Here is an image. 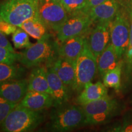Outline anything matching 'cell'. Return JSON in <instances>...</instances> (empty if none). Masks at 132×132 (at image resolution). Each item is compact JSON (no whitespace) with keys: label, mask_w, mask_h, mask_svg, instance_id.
<instances>
[{"label":"cell","mask_w":132,"mask_h":132,"mask_svg":"<svg viewBox=\"0 0 132 132\" xmlns=\"http://www.w3.org/2000/svg\"><path fill=\"white\" fill-rule=\"evenodd\" d=\"M16 29L15 26L6 22L4 19L0 16V31L4 33L6 35H10L13 34Z\"/></svg>","instance_id":"28"},{"label":"cell","mask_w":132,"mask_h":132,"mask_svg":"<svg viewBox=\"0 0 132 132\" xmlns=\"http://www.w3.org/2000/svg\"><path fill=\"white\" fill-rule=\"evenodd\" d=\"M52 65L66 86L73 89L75 80V60L59 57Z\"/></svg>","instance_id":"15"},{"label":"cell","mask_w":132,"mask_h":132,"mask_svg":"<svg viewBox=\"0 0 132 132\" xmlns=\"http://www.w3.org/2000/svg\"><path fill=\"white\" fill-rule=\"evenodd\" d=\"M47 78L50 94L54 100V106L67 103L69 99V88L54 71L53 65L47 66Z\"/></svg>","instance_id":"13"},{"label":"cell","mask_w":132,"mask_h":132,"mask_svg":"<svg viewBox=\"0 0 132 132\" xmlns=\"http://www.w3.org/2000/svg\"><path fill=\"white\" fill-rule=\"evenodd\" d=\"M126 7L129 13L130 16H132V0H128Z\"/></svg>","instance_id":"32"},{"label":"cell","mask_w":132,"mask_h":132,"mask_svg":"<svg viewBox=\"0 0 132 132\" xmlns=\"http://www.w3.org/2000/svg\"><path fill=\"white\" fill-rule=\"evenodd\" d=\"M19 28L26 31L29 36L37 40H39L48 34L47 27L42 22L39 16L27 20L23 23Z\"/></svg>","instance_id":"20"},{"label":"cell","mask_w":132,"mask_h":132,"mask_svg":"<svg viewBox=\"0 0 132 132\" xmlns=\"http://www.w3.org/2000/svg\"><path fill=\"white\" fill-rule=\"evenodd\" d=\"M130 15L127 7L122 6L118 14L111 23L110 37L111 44L113 46L117 55L122 60L130 39Z\"/></svg>","instance_id":"6"},{"label":"cell","mask_w":132,"mask_h":132,"mask_svg":"<svg viewBox=\"0 0 132 132\" xmlns=\"http://www.w3.org/2000/svg\"><path fill=\"white\" fill-rule=\"evenodd\" d=\"M105 1H106V0H87L86 4L85 9L82 10V11L86 12V11H88L89 9L102 4Z\"/></svg>","instance_id":"31"},{"label":"cell","mask_w":132,"mask_h":132,"mask_svg":"<svg viewBox=\"0 0 132 132\" xmlns=\"http://www.w3.org/2000/svg\"><path fill=\"white\" fill-rule=\"evenodd\" d=\"M111 21L97 23L95 27L90 31L88 38H86L87 45L97 59L107 47L111 40Z\"/></svg>","instance_id":"10"},{"label":"cell","mask_w":132,"mask_h":132,"mask_svg":"<svg viewBox=\"0 0 132 132\" xmlns=\"http://www.w3.org/2000/svg\"><path fill=\"white\" fill-rule=\"evenodd\" d=\"M19 104L34 111H42L54 106V100L50 94L28 90Z\"/></svg>","instance_id":"14"},{"label":"cell","mask_w":132,"mask_h":132,"mask_svg":"<svg viewBox=\"0 0 132 132\" xmlns=\"http://www.w3.org/2000/svg\"><path fill=\"white\" fill-rule=\"evenodd\" d=\"M0 16L6 22L20 27L23 23L39 16L36 0H5L0 3Z\"/></svg>","instance_id":"4"},{"label":"cell","mask_w":132,"mask_h":132,"mask_svg":"<svg viewBox=\"0 0 132 132\" xmlns=\"http://www.w3.org/2000/svg\"><path fill=\"white\" fill-rule=\"evenodd\" d=\"M130 39L126 50L123 56V70L125 86L132 83V16H130Z\"/></svg>","instance_id":"21"},{"label":"cell","mask_w":132,"mask_h":132,"mask_svg":"<svg viewBox=\"0 0 132 132\" xmlns=\"http://www.w3.org/2000/svg\"><path fill=\"white\" fill-rule=\"evenodd\" d=\"M51 0H39V5H41L44 3H45L47 2H48V1H50Z\"/></svg>","instance_id":"33"},{"label":"cell","mask_w":132,"mask_h":132,"mask_svg":"<svg viewBox=\"0 0 132 132\" xmlns=\"http://www.w3.org/2000/svg\"><path fill=\"white\" fill-rule=\"evenodd\" d=\"M69 14L61 3L50 1L39 6V16L48 28L56 32L66 20Z\"/></svg>","instance_id":"9"},{"label":"cell","mask_w":132,"mask_h":132,"mask_svg":"<svg viewBox=\"0 0 132 132\" xmlns=\"http://www.w3.org/2000/svg\"><path fill=\"white\" fill-rule=\"evenodd\" d=\"M12 40L14 47L16 49L26 48L32 45L29 40V34L19 27L12 34Z\"/></svg>","instance_id":"24"},{"label":"cell","mask_w":132,"mask_h":132,"mask_svg":"<svg viewBox=\"0 0 132 132\" xmlns=\"http://www.w3.org/2000/svg\"><path fill=\"white\" fill-rule=\"evenodd\" d=\"M113 131L132 132V120H125L120 125L115 127L111 130Z\"/></svg>","instance_id":"29"},{"label":"cell","mask_w":132,"mask_h":132,"mask_svg":"<svg viewBox=\"0 0 132 132\" xmlns=\"http://www.w3.org/2000/svg\"><path fill=\"white\" fill-rule=\"evenodd\" d=\"M93 23L89 15L82 11L69 14L65 22L56 31L57 40L61 42L71 37L85 36Z\"/></svg>","instance_id":"8"},{"label":"cell","mask_w":132,"mask_h":132,"mask_svg":"<svg viewBox=\"0 0 132 132\" xmlns=\"http://www.w3.org/2000/svg\"><path fill=\"white\" fill-rule=\"evenodd\" d=\"M86 39L84 36H76L60 42L59 46V57L75 60L82 52L85 47Z\"/></svg>","instance_id":"17"},{"label":"cell","mask_w":132,"mask_h":132,"mask_svg":"<svg viewBox=\"0 0 132 132\" xmlns=\"http://www.w3.org/2000/svg\"><path fill=\"white\" fill-rule=\"evenodd\" d=\"M25 69L15 64L0 63V82L15 79H20L24 75Z\"/></svg>","instance_id":"23"},{"label":"cell","mask_w":132,"mask_h":132,"mask_svg":"<svg viewBox=\"0 0 132 132\" xmlns=\"http://www.w3.org/2000/svg\"><path fill=\"white\" fill-rule=\"evenodd\" d=\"M108 87L100 81L95 82H89L87 83L80 92V94L76 99V102L78 105H85L90 102L95 101L108 95Z\"/></svg>","instance_id":"16"},{"label":"cell","mask_w":132,"mask_h":132,"mask_svg":"<svg viewBox=\"0 0 132 132\" xmlns=\"http://www.w3.org/2000/svg\"><path fill=\"white\" fill-rule=\"evenodd\" d=\"M123 62L121 60L114 69L109 70L103 76V83L106 87L113 88L119 91L121 87V78Z\"/></svg>","instance_id":"22"},{"label":"cell","mask_w":132,"mask_h":132,"mask_svg":"<svg viewBox=\"0 0 132 132\" xmlns=\"http://www.w3.org/2000/svg\"><path fill=\"white\" fill-rule=\"evenodd\" d=\"M36 1H39V0H36Z\"/></svg>","instance_id":"35"},{"label":"cell","mask_w":132,"mask_h":132,"mask_svg":"<svg viewBox=\"0 0 132 132\" xmlns=\"http://www.w3.org/2000/svg\"><path fill=\"white\" fill-rule=\"evenodd\" d=\"M44 120L41 111H34L17 104L0 125V131L26 132L36 129Z\"/></svg>","instance_id":"2"},{"label":"cell","mask_w":132,"mask_h":132,"mask_svg":"<svg viewBox=\"0 0 132 132\" xmlns=\"http://www.w3.org/2000/svg\"><path fill=\"white\" fill-rule=\"evenodd\" d=\"M122 0H106L86 11L94 23L110 22L123 6Z\"/></svg>","instance_id":"11"},{"label":"cell","mask_w":132,"mask_h":132,"mask_svg":"<svg viewBox=\"0 0 132 132\" xmlns=\"http://www.w3.org/2000/svg\"><path fill=\"white\" fill-rule=\"evenodd\" d=\"M120 61L113 46L110 43L97 58V67L99 74L103 77L108 71L114 69Z\"/></svg>","instance_id":"19"},{"label":"cell","mask_w":132,"mask_h":132,"mask_svg":"<svg viewBox=\"0 0 132 132\" xmlns=\"http://www.w3.org/2000/svg\"><path fill=\"white\" fill-rule=\"evenodd\" d=\"M85 113V125H101L118 115L120 105L109 95L82 105Z\"/></svg>","instance_id":"5"},{"label":"cell","mask_w":132,"mask_h":132,"mask_svg":"<svg viewBox=\"0 0 132 132\" xmlns=\"http://www.w3.org/2000/svg\"><path fill=\"white\" fill-rule=\"evenodd\" d=\"M28 91V80L15 79L0 82V96L19 104Z\"/></svg>","instance_id":"12"},{"label":"cell","mask_w":132,"mask_h":132,"mask_svg":"<svg viewBox=\"0 0 132 132\" xmlns=\"http://www.w3.org/2000/svg\"><path fill=\"white\" fill-rule=\"evenodd\" d=\"M85 119L81 106L64 103L52 111L48 127L53 131H68L85 125Z\"/></svg>","instance_id":"3"},{"label":"cell","mask_w":132,"mask_h":132,"mask_svg":"<svg viewBox=\"0 0 132 132\" xmlns=\"http://www.w3.org/2000/svg\"><path fill=\"white\" fill-rule=\"evenodd\" d=\"M19 53L0 47V63L14 64L18 61Z\"/></svg>","instance_id":"27"},{"label":"cell","mask_w":132,"mask_h":132,"mask_svg":"<svg viewBox=\"0 0 132 132\" xmlns=\"http://www.w3.org/2000/svg\"><path fill=\"white\" fill-rule=\"evenodd\" d=\"M87 0H62L61 4L69 14L81 11L85 9Z\"/></svg>","instance_id":"25"},{"label":"cell","mask_w":132,"mask_h":132,"mask_svg":"<svg viewBox=\"0 0 132 132\" xmlns=\"http://www.w3.org/2000/svg\"><path fill=\"white\" fill-rule=\"evenodd\" d=\"M51 1H54V2H56V3H61L62 0H51Z\"/></svg>","instance_id":"34"},{"label":"cell","mask_w":132,"mask_h":132,"mask_svg":"<svg viewBox=\"0 0 132 132\" xmlns=\"http://www.w3.org/2000/svg\"><path fill=\"white\" fill-rule=\"evenodd\" d=\"M97 71V59L89 48L86 39L84 48L75 59V80L73 90L80 92L87 83L93 80Z\"/></svg>","instance_id":"7"},{"label":"cell","mask_w":132,"mask_h":132,"mask_svg":"<svg viewBox=\"0 0 132 132\" xmlns=\"http://www.w3.org/2000/svg\"><path fill=\"white\" fill-rule=\"evenodd\" d=\"M57 41L48 33L36 44L19 53L17 61L27 68L53 65L59 57V43Z\"/></svg>","instance_id":"1"},{"label":"cell","mask_w":132,"mask_h":132,"mask_svg":"<svg viewBox=\"0 0 132 132\" xmlns=\"http://www.w3.org/2000/svg\"><path fill=\"white\" fill-rule=\"evenodd\" d=\"M16 105L0 96V125Z\"/></svg>","instance_id":"26"},{"label":"cell","mask_w":132,"mask_h":132,"mask_svg":"<svg viewBox=\"0 0 132 132\" xmlns=\"http://www.w3.org/2000/svg\"><path fill=\"white\" fill-rule=\"evenodd\" d=\"M28 90L46 92L50 94L47 66L40 65L33 68L28 79Z\"/></svg>","instance_id":"18"},{"label":"cell","mask_w":132,"mask_h":132,"mask_svg":"<svg viewBox=\"0 0 132 132\" xmlns=\"http://www.w3.org/2000/svg\"><path fill=\"white\" fill-rule=\"evenodd\" d=\"M5 35L6 34L1 32V31H0V47L7 48L11 50V52H15V50L13 48L12 45L9 42V40H7V39L6 38Z\"/></svg>","instance_id":"30"}]
</instances>
